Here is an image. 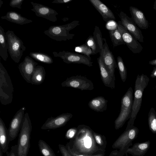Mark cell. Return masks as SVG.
<instances>
[{
    "label": "cell",
    "mask_w": 156,
    "mask_h": 156,
    "mask_svg": "<svg viewBox=\"0 0 156 156\" xmlns=\"http://www.w3.org/2000/svg\"><path fill=\"white\" fill-rule=\"evenodd\" d=\"M75 136L67 144L75 153L84 155H93L105 153V150L97 144L93 135V131L84 125L77 127Z\"/></svg>",
    "instance_id": "obj_1"
},
{
    "label": "cell",
    "mask_w": 156,
    "mask_h": 156,
    "mask_svg": "<svg viewBox=\"0 0 156 156\" xmlns=\"http://www.w3.org/2000/svg\"><path fill=\"white\" fill-rule=\"evenodd\" d=\"M149 81V79L148 77L143 74L141 75L138 74L136 77L135 84L134 97L131 115L126 129L134 126L135 120L141 107L144 90L148 85Z\"/></svg>",
    "instance_id": "obj_2"
},
{
    "label": "cell",
    "mask_w": 156,
    "mask_h": 156,
    "mask_svg": "<svg viewBox=\"0 0 156 156\" xmlns=\"http://www.w3.org/2000/svg\"><path fill=\"white\" fill-rule=\"evenodd\" d=\"M32 130L31 120L28 114H24L18 140V156H27L30 146Z\"/></svg>",
    "instance_id": "obj_3"
},
{
    "label": "cell",
    "mask_w": 156,
    "mask_h": 156,
    "mask_svg": "<svg viewBox=\"0 0 156 156\" xmlns=\"http://www.w3.org/2000/svg\"><path fill=\"white\" fill-rule=\"evenodd\" d=\"M80 25V22L74 20L64 25L52 26L44 33L51 39L57 41H61L72 39L75 36L70 34L69 31Z\"/></svg>",
    "instance_id": "obj_4"
},
{
    "label": "cell",
    "mask_w": 156,
    "mask_h": 156,
    "mask_svg": "<svg viewBox=\"0 0 156 156\" xmlns=\"http://www.w3.org/2000/svg\"><path fill=\"white\" fill-rule=\"evenodd\" d=\"M13 87L10 78L1 62H0V101L4 105L12 101Z\"/></svg>",
    "instance_id": "obj_5"
},
{
    "label": "cell",
    "mask_w": 156,
    "mask_h": 156,
    "mask_svg": "<svg viewBox=\"0 0 156 156\" xmlns=\"http://www.w3.org/2000/svg\"><path fill=\"white\" fill-rule=\"evenodd\" d=\"M133 94L132 88L130 87L121 99L120 112L115 121V127L116 129L121 128L131 117L133 101Z\"/></svg>",
    "instance_id": "obj_6"
},
{
    "label": "cell",
    "mask_w": 156,
    "mask_h": 156,
    "mask_svg": "<svg viewBox=\"0 0 156 156\" xmlns=\"http://www.w3.org/2000/svg\"><path fill=\"white\" fill-rule=\"evenodd\" d=\"M8 51L12 59L16 63L20 61L26 48L22 40L14 32L9 30L5 32Z\"/></svg>",
    "instance_id": "obj_7"
},
{
    "label": "cell",
    "mask_w": 156,
    "mask_h": 156,
    "mask_svg": "<svg viewBox=\"0 0 156 156\" xmlns=\"http://www.w3.org/2000/svg\"><path fill=\"white\" fill-rule=\"evenodd\" d=\"M139 132L138 129L134 126L126 129L113 143L112 148L119 149L120 155L123 156L129 147L132 145V142L137 137Z\"/></svg>",
    "instance_id": "obj_8"
},
{
    "label": "cell",
    "mask_w": 156,
    "mask_h": 156,
    "mask_svg": "<svg viewBox=\"0 0 156 156\" xmlns=\"http://www.w3.org/2000/svg\"><path fill=\"white\" fill-rule=\"evenodd\" d=\"M52 54L54 57L61 58L63 62L67 64H83L89 67L93 66V62L90 56L64 50L58 52L53 51Z\"/></svg>",
    "instance_id": "obj_9"
},
{
    "label": "cell",
    "mask_w": 156,
    "mask_h": 156,
    "mask_svg": "<svg viewBox=\"0 0 156 156\" xmlns=\"http://www.w3.org/2000/svg\"><path fill=\"white\" fill-rule=\"evenodd\" d=\"M63 87H70L83 90H92L94 84L90 80L81 76H73L68 78L61 83Z\"/></svg>",
    "instance_id": "obj_10"
},
{
    "label": "cell",
    "mask_w": 156,
    "mask_h": 156,
    "mask_svg": "<svg viewBox=\"0 0 156 156\" xmlns=\"http://www.w3.org/2000/svg\"><path fill=\"white\" fill-rule=\"evenodd\" d=\"M119 16L121 21H119L118 23L133 35L137 41L143 42L144 37L142 31L132 19L122 11L120 12Z\"/></svg>",
    "instance_id": "obj_11"
},
{
    "label": "cell",
    "mask_w": 156,
    "mask_h": 156,
    "mask_svg": "<svg viewBox=\"0 0 156 156\" xmlns=\"http://www.w3.org/2000/svg\"><path fill=\"white\" fill-rule=\"evenodd\" d=\"M117 27L124 42L134 54L141 52L143 48L133 35L118 22Z\"/></svg>",
    "instance_id": "obj_12"
},
{
    "label": "cell",
    "mask_w": 156,
    "mask_h": 156,
    "mask_svg": "<svg viewBox=\"0 0 156 156\" xmlns=\"http://www.w3.org/2000/svg\"><path fill=\"white\" fill-rule=\"evenodd\" d=\"M25 107L20 108L16 113L12 119L8 129L10 141L14 140L20 130L24 116Z\"/></svg>",
    "instance_id": "obj_13"
},
{
    "label": "cell",
    "mask_w": 156,
    "mask_h": 156,
    "mask_svg": "<svg viewBox=\"0 0 156 156\" xmlns=\"http://www.w3.org/2000/svg\"><path fill=\"white\" fill-rule=\"evenodd\" d=\"M73 115L69 113H62L55 117L48 118L43 124L42 129H55L64 126L72 117Z\"/></svg>",
    "instance_id": "obj_14"
},
{
    "label": "cell",
    "mask_w": 156,
    "mask_h": 156,
    "mask_svg": "<svg viewBox=\"0 0 156 156\" xmlns=\"http://www.w3.org/2000/svg\"><path fill=\"white\" fill-rule=\"evenodd\" d=\"M33 8L31 10L34 12L38 17L45 18L52 22H56L57 20L56 16L58 13L55 10L42 4L30 2Z\"/></svg>",
    "instance_id": "obj_15"
},
{
    "label": "cell",
    "mask_w": 156,
    "mask_h": 156,
    "mask_svg": "<svg viewBox=\"0 0 156 156\" xmlns=\"http://www.w3.org/2000/svg\"><path fill=\"white\" fill-rule=\"evenodd\" d=\"M103 39L105 42L103 44V49L100 55L102 56L105 66L109 72L112 77L115 80L114 73L115 68L118 67L117 64L113 55L109 50L105 39L103 38Z\"/></svg>",
    "instance_id": "obj_16"
},
{
    "label": "cell",
    "mask_w": 156,
    "mask_h": 156,
    "mask_svg": "<svg viewBox=\"0 0 156 156\" xmlns=\"http://www.w3.org/2000/svg\"><path fill=\"white\" fill-rule=\"evenodd\" d=\"M38 64L31 57L26 56L22 62L19 65L20 73L24 79L28 83H30V79L34 70Z\"/></svg>",
    "instance_id": "obj_17"
},
{
    "label": "cell",
    "mask_w": 156,
    "mask_h": 156,
    "mask_svg": "<svg viewBox=\"0 0 156 156\" xmlns=\"http://www.w3.org/2000/svg\"><path fill=\"white\" fill-rule=\"evenodd\" d=\"M129 9L132 16L131 18L137 26L142 29H148L149 26V22L143 12L132 6H130Z\"/></svg>",
    "instance_id": "obj_18"
},
{
    "label": "cell",
    "mask_w": 156,
    "mask_h": 156,
    "mask_svg": "<svg viewBox=\"0 0 156 156\" xmlns=\"http://www.w3.org/2000/svg\"><path fill=\"white\" fill-rule=\"evenodd\" d=\"M101 16L105 22L115 20L114 14L109 8L99 0H89Z\"/></svg>",
    "instance_id": "obj_19"
},
{
    "label": "cell",
    "mask_w": 156,
    "mask_h": 156,
    "mask_svg": "<svg viewBox=\"0 0 156 156\" xmlns=\"http://www.w3.org/2000/svg\"><path fill=\"white\" fill-rule=\"evenodd\" d=\"M100 69L101 77L104 85L112 89L115 88V81L112 77L109 72L105 66L101 55L97 58Z\"/></svg>",
    "instance_id": "obj_20"
},
{
    "label": "cell",
    "mask_w": 156,
    "mask_h": 156,
    "mask_svg": "<svg viewBox=\"0 0 156 156\" xmlns=\"http://www.w3.org/2000/svg\"><path fill=\"white\" fill-rule=\"evenodd\" d=\"M150 142L149 140L141 143H136L133 146L129 147L126 151L125 154L127 156V154L133 156H144L150 147Z\"/></svg>",
    "instance_id": "obj_21"
},
{
    "label": "cell",
    "mask_w": 156,
    "mask_h": 156,
    "mask_svg": "<svg viewBox=\"0 0 156 156\" xmlns=\"http://www.w3.org/2000/svg\"><path fill=\"white\" fill-rule=\"evenodd\" d=\"M1 18L18 24L23 25L31 23L33 21L22 16L20 14L14 11L7 12L5 15L2 16Z\"/></svg>",
    "instance_id": "obj_22"
},
{
    "label": "cell",
    "mask_w": 156,
    "mask_h": 156,
    "mask_svg": "<svg viewBox=\"0 0 156 156\" xmlns=\"http://www.w3.org/2000/svg\"><path fill=\"white\" fill-rule=\"evenodd\" d=\"M10 141L5 124L0 118V148L4 153H7Z\"/></svg>",
    "instance_id": "obj_23"
},
{
    "label": "cell",
    "mask_w": 156,
    "mask_h": 156,
    "mask_svg": "<svg viewBox=\"0 0 156 156\" xmlns=\"http://www.w3.org/2000/svg\"><path fill=\"white\" fill-rule=\"evenodd\" d=\"M107 100L102 96H98L93 98L88 103L90 108L97 112H103L107 109Z\"/></svg>",
    "instance_id": "obj_24"
},
{
    "label": "cell",
    "mask_w": 156,
    "mask_h": 156,
    "mask_svg": "<svg viewBox=\"0 0 156 156\" xmlns=\"http://www.w3.org/2000/svg\"><path fill=\"white\" fill-rule=\"evenodd\" d=\"M45 74V71L43 66H37L31 76L30 83L34 85L41 84L44 80Z\"/></svg>",
    "instance_id": "obj_25"
},
{
    "label": "cell",
    "mask_w": 156,
    "mask_h": 156,
    "mask_svg": "<svg viewBox=\"0 0 156 156\" xmlns=\"http://www.w3.org/2000/svg\"><path fill=\"white\" fill-rule=\"evenodd\" d=\"M8 47L5 32L0 26V56L4 61L8 57Z\"/></svg>",
    "instance_id": "obj_26"
},
{
    "label": "cell",
    "mask_w": 156,
    "mask_h": 156,
    "mask_svg": "<svg viewBox=\"0 0 156 156\" xmlns=\"http://www.w3.org/2000/svg\"><path fill=\"white\" fill-rule=\"evenodd\" d=\"M30 55L36 60L47 64H51L53 62L52 58L48 54L41 52H30Z\"/></svg>",
    "instance_id": "obj_27"
},
{
    "label": "cell",
    "mask_w": 156,
    "mask_h": 156,
    "mask_svg": "<svg viewBox=\"0 0 156 156\" xmlns=\"http://www.w3.org/2000/svg\"><path fill=\"white\" fill-rule=\"evenodd\" d=\"M93 35L97 46L96 54L99 53L100 55L103 49L104 44L101 33L98 27L95 26Z\"/></svg>",
    "instance_id": "obj_28"
},
{
    "label": "cell",
    "mask_w": 156,
    "mask_h": 156,
    "mask_svg": "<svg viewBox=\"0 0 156 156\" xmlns=\"http://www.w3.org/2000/svg\"><path fill=\"white\" fill-rule=\"evenodd\" d=\"M109 33L114 47L125 44L118 27L114 30H109Z\"/></svg>",
    "instance_id": "obj_29"
},
{
    "label": "cell",
    "mask_w": 156,
    "mask_h": 156,
    "mask_svg": "<svg viewBox=\"0 0 156 156\" xmlns=\"http://www.w3.org/2000/svg\"><path fill=\"white\" fill-rule=\"evenodd\" d=\"M38 145L40 151L43 156H56L52 148L43 140H40Z\"/></svg>",
    "instance_id": "obj_30"
},
{
    "label": "cell",
    "mask_w": 156,
    "mask_h": 156,
    "mask_svg": "<svg viewBox=\"0 0 156 156\" xmlns=\"http://www.w3.org/2000/svg\"><path fill=\"white\" fill-rule=\"evenodd\" d=\"M148 122L150 130L153 133H156V112L153 107L148 113Z\"/></svg>",
    "instance_id": "obj_31"
},
{
    "label": "cell",
    "mask_w": 156,
    "mask_h": 156,
    "mask_svg": "<svg viewBox=\"0 0 156 156\" xmlns=\"http://www.w3.org/2000/svg\"><path fill=\"white\" fill-rule=\"evenodd\" d=\"M117 66L121 79L124 82L127 78V72L126 68L122 57L120 56L117 57Z\"/></svg>",
    "instance_id": "obj_32"
},
{
    "label": "cell",
    "mask_w": 156,
    "mask_h": 156,
    "mask_svg": "<svg viewBox=\"0 0 156 156\" xmlns=\"http://www.w3.org/2000/svg\"><path fill=\"white\" fill-rule=\"evenodd\" d=\"M95 141L98 146L101 148L105 150L107 141L105 137L103 135L93 131Z\"/></svg>",
    "instance_id": "obj_33"
},
{
    "label": "cell",
    "mask_w": 156,
    "mask_h": 156,
    "mask_svg": "<svg viewBox=\"0 0 156 156\" xmlns=\"http://www.w3.org/2000/svg\"><path fill=\"white\" fill-rule=\"evenodd\" d=\"M75 51L82 55L90 56L93 55L92 49L85 44L75 47Z\"/></svg>",
    "instance_id": "obj_34"
},
{
    "label": "cell",
    "mask_w": 156,
    "mask_h": 156,
    "mask_svg": "<svg viewBox=\"0 0 156 156\" xmlns=\"http://www.w3.org/2000/svg\"><path fill=\"white\" fill-rule=\"evenodd\" d=\"M85 44L92 49L93 55L96 54V45L93 36H90L88 37L86 41Z\"/></svg>",
    "instance_id": "obj_35"
},
{
    "label": "cell",
    "mask_w": 156,
    "mask_h": 156,
    "mask_svg": "<svg viewBox=\"0 0 156 156\" xmlns=\"http://www.w3.org/2000/svg\"><path fill=\"white\" fill-rule=\"evenodd\" d=\"M77 131V127H73L69 129L65 134V137L67 139H71L76 135Z\"/></svg>",
    "instance_id": "obj_36"
},
{
    "label": "cell",
    "mask_w": 156,
    "mask_h": 156,
    "mask_svg": "<svg viewBox=\"0 0 156 156\" xmlns=\"http://www.w3.org/2000/svg\"><path fill=\"white\" fill-rule=\"evenodd\" d=\"M24 1V0H11L9 3V5L13 8L21 9V5Z\"/></svg>",
    "instance_id": "obj_37"
},
{
    "label": "cell",
    "mask_w": 156,
    "mask_h": 156,
    "mask_svg": "<svg viewBox=\"0 0 156 156\" xmlns=\"http://www.w3.org/2000/svg\"><path fill=\"white\" fill-rule=\"evenodd\" d=\"M69 153L72 156H105V153L100 154L93 155H84L80 154H78L75 153L70 148L69 146L66 144V146Z\"/></svg>",
    "instance_id": "obj_38"
},
{
    "label": "cell",
    "mask_w": 156,
    "mask_h": 156,
    "mask_svg": "<svg viewBox=\"0 0 156 156\" xmlns=\"http://www.w3.org/2000/svg\"><path fill=\"white\" fill-rule=\"evenodd\" d=\"M58 147L60 152L62 156H72L69 152L66 146L59 144Z\"/></svg>",
    "instance_id": "obj_39"
},
{
    "label": "cell",
    "mask_w": 156,
    "mask_h": 156,
    "mask_svg": "<svg viewBox=\"0 0 156 156\" xmlns=\"http://www.w3.org/2000/svg\"><path fill=\"white\" fill-rule=\"evenodd\" d=\"M7 156H18L17 144L11 147L10 151L7 154Z\"/></svg>",
    "instance_id": "obj_40"
},
{
    "label": "cell",
    "mask_w": 156,
    "mask_h": 156,
    "mask_svg": "<svg viewBox=\"0 0 156 156\" xmlns=\"http://www.w3.org/2000/svg\"><path fill=\"white\" fill-rule=\"evenodd\" d=\"M72 1L73 0H54L51 3L55 4H66Z\"/></svg>",
    "instance_id": "obj_41"
},
{
    "label": "cell",
    "mask_w": 156,
    "mask_h": 156,
    "mask_svg": "<svg viewBox=\"0 0 156 156\" xmlns=\"http://www.w3.org/2000/svg\"><path fill=\"white\" fill-rule=\"evenodd\" d=\"M109 156H121L119 153V151L115 150L112 151L110 154Z\"/></svg>",
    "instance_id": "obj_42"
},
{
    "label": "cell",
    "mask_w": 156,
    "mask_h": 156,
    "mask_svg": "<svg viewBox=\"0 0 156 156\" xmlns=\"http://www.w3.org/2000/svg\"><path fill=\"white\" fill-rule=\"evenodd\" d=\"M150 76L152 78H156V66L154 68L152 71Z\"/></svg>",
    "instance_id": "obj_43"
},
{
    "label": "cell",
    "mask_w": 156,
    "mask_h": 156,
    "mask_svg": "<svg viewBox=\"0 0 156 156\" xmlns=\"http://www.w3.org/2000/svg\"><path fill=\"white\" fill-rule=\"evenodd\" d=\"M149 64L151 65L156 66V59L149 61Z\"/></svg>",
    "instance_id": "obj_44"
},
{
    "label": "cell",
    "mask_w": 156,
    "mask_h": 156,
    "mask_svg": "<svg viewBox=\"0 0 156 156\" xmlns=\"http://www.w3.org/2000/svg\"><path fill=\"white\" fill-rule=\"evenodd\" d=\"M153 8L155 10H156V0H155L154 2L153 6Z\"/></svg>",
    "instance_id": "obj_45"
},
{
    "label": "cell",
    "mask_w": 156,
    "mask_h": 156,
    "mask_svg": "<svg viewBox=\"0 0 156 156\" xmlns=\"http://www.w3.org/2000/svg\"><path fill=\"white\" fill-rule=\"evenodd\" d=\"M3 2L2 0H0V8H1Z\"/></svg>",
    "instance_id": "obj_46"
},
{
    "label": "cell",
    "mask_w": 156,
    "mask_h": 156,
    "mask_svg": "<svg viewBox=\"0 0 156 156\" xmlns=\"http://www.w3.org/2000/svg\"><path fill=\"white\" fill-rule=\"evenodd\" d=\"M3 153L1 149L0 148V156H3Z\"/></svg>",
    "instance_id": "obj_47"
},
{
    "label": "cell",
    "mask_w": 156,
    "mask_h": 156,
    "mask_svg": "<svg viewBox=\"0 0 156 156\" xmlns=\"http://www.w3.org/2000/svg\"><path fill=\"white\" fill-rule=\"evenodd\" d=\"M155 88H156V86H155Z\"/></svg>",
    "instance_id": "obj_48"
}]
</instances>
